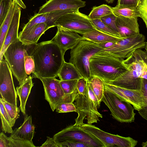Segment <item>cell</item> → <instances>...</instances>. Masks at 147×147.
<instances>
[{
	"instance_id": "obj_20",
	"label": "cell",
	"mask_w": 147,
	"mask_h": 147,
	"mask_svg": "<svg viewBox=\"0 0 147 147\" xmlns=\"http://www.w3.org/2000/svg\"><path fill=\"white\" fill-rule=\"evenodd\" d=\"M23 123L19 127L16 128L11 133L10 137L17 139L32 141L34 136L35 127L32 123L31 115H24Z\"/></svg>"
},
{
	"instance_id": "obj_17",
	"label": "cell",
	"mask_w": 147,
	"mask_h": 147,
	"mask_svg": "<svg viewBox=\"0 0 147 147\" xmlns=\"http://www.w3.org/2000/svg\"><path fill=\"white\" fill-rule=\"evenodd\" d=\"M21 8L20 6L17 5L3 46L0 51V61L3 59L4 54L10 45L19 39L18 31L21 15Z\"/></svg>"
},
{
	"instance_id": "obj_30",
	"label": "cell",
	"mask_w": 147,
	"mask_h": 147,
	"mask_svg": "<svg viewBox=\"0 0 147 147\" xmlns=\"http://www.w3.org/2000/svg\"><path fill=\"white\" fill-rule=\"evenodd\" d=\"M0 118L2 130L5 133H11L13 126L11 120L7 113L2 102L0 100Z\"/></svg>"
},
{
	"instance_id": "obj_29",
	"label": "cell",
	"mask_w": 147,
	"mask_h": 147,
	"mask_svg": "<svg viewBox=\"0 0 147 147\" xmlns=\"http://www.w3.org/2000/svg\"><path fill=\"white\" fill-rule=\"evenodd\" d=\"M38 79L42 81L43 87L53 90L62 96L66 95L60 85V80L57 79L55 77H40Z\"/></svg>"
},
{
	"instance_id": "obj_15",
	"label": "cell",
	"mask_w": 147,
	"mask_h": 147,
	"mask_svg": "<svg viewBox=\"0 0 147 147\" xmlns=\"http://www.w3.org/2000/svg\"><path fill=\"white\" fill-rule=\"evenodd\" d=\"M56 34L52 39L59 46L65 53L68 50L75 47L83 39L78 33L60 26H57Z\"/></svg>"
},
{
	"instance_id": "obj_7",
	"label": "cell",
	"mask_w": 147,
	"mask_h": 147,
	"mask_svg": "<svg viewBox=\"0 0 147 147\" xmlns=\"http://www.w3.org/2000/svg\"><path fill=\"white\" fill-rule=\"evenodd\" d=\"M108 107L113 117L121 123L134 122L136 114L134 108L131 104L121 100L115 94L106 89L102 101Z\"/></svg>"
},
{
	"instance_id": "obj_51",
	"label": "cell",
	"mask_w": 147,
	"mask_h": 147,
	"mask_svg": "<svg viewBox=\"0 0 147 147\" xmlns=\"http://www.w3.org/2000/svg\"><path fill=\"white\" fill-rule=\"evenodd\" d=\"M144 48L145 49V51L147 52V42H146V44Z\"/></svg>"
},
{
	"instance_id": "obj_48",
	"label": "cell",
	"mask_w": 147,
	"mask_h": 147,
	"mask_svg": "<svg viewBox=\"0 0 147 147\" xmlns=\"http://www.w3.org/2000/svg\"><path fill=\"white\" fill-rule=\"evenodd\" d=\"M13 1L15 2L21 8L24 9H25L26 8V6L25 5L22 0H13Z\"/></svg>"
},
{
	"instance_id": "obj_1",
	"label": "cell",
	"mask_w": 147,
	"mask_h": 147,
	"mask_svg": "<svg viewBox=\"0 0 147 147\" xmlns=\"http://www.w3.org/2000/svg\"><path fill=\"white\" fill-rule=\"evenodd\" d=\"M64 53L52 39L36 44L31 54L35 71L33 78L56 77L65 61Z\"/></svg>"
},
{
	"instance_id": "obj_2",
	"label": "cell",
	"mask_w": 147,
	"mask_h": 147,
	"mask_svg": "<svg viewBox=\"0 0 147 147\" xmlns=\"http://www.w3.org/2000/svg\"><path fill=\"white\" fill-rule=\"evenodd\" d=\"M122 59L102 50L93 55L89 60L91 76L99 78L108 84L123 74L127 69Z\"/></svg>"
},
{
	"instance_id": "obj_49",
	"label": "cell",
	"mask_w": 147,
	"mask_h": 147,
	"mask_svg": "<svg viewBox=\"0 0 147 147\" xmlns=\"http://www.w3.org/2000/svg\"><path fill=\"white\" fill-rule=\"evenodd\" d=\"M142 147H147V141L145 142H142Z\"/></svg>"
},
{
	"instance_id": "obj_33",
	"label": "cell",
	"mask_w": 147,
	"mask_h": 147,
	"mask_svg": "<svg viewBox=\"0 0 147 147\" xmlns=\"http://www.w3.org/2000/svg\"><path fill=\"white\" fill-rule=\"evenodd\" d=\"M0 100L3 104L14 126L16 119L19 117V108L9 103L1 97L0 98Z\"/></svg>"
},
{
	"instance_id": "obj_19",
	"label": "cell",
	"mask_w": 147,
	"mask_h": 147,
	"mask_svg": "<svg viewBox=\"0 0 147 147\" xmlns=\"http://www.w3.org/2000/svg\"><path fill=\"white\" fill-rule=\"evenodd\" d=\"M50 28L45 23L39 24L19 34L20 40L26 45L37 44L40 36Z\"/></svg>"
},
{
	"instance_id": "obj_38",
	"label": "cell",
	"mask_w": 147,
	"mask_h": 147,
	"mask_svg": "<svg viewBox=\"0 0 147 147\" xmlns=\"http://www.w3.org/2000/svg\"><path fill=\"white\" fill-rule=\"evenodd\" d=\"M117 17L113 13L102 17L100 19L108 27L119 33L116 24Z\"/></svg>"
},
{
	"instance_id": "obj_27",
	"label": "cell",
	"mask_w": 147,
	"mask_h": 147,
	"mask_svg": "<svg viewBox=\"0 0 147 147\" xmlns=\"http://www.w3.org/2000/svg\"><path fill=\"white\" fill-rule=\"evenodd\" d=\"M88 82L100 104L102 101L104 90V82L100 78L95 77H92Z\"/></svg>"
},
{
	"instance_id": "obj_18",
	"label": "cell",
	"mask_w": 147,
	"mask_h": 147,
	"mask_svg": "<svg viewBox=\"0 0 147 147\" xmlns=\"http://www.w3.org/2000/svg\"><path fill=\"white\" fill-rule=\"evenodd\" d=\"M116 26L121 37L124 38L139 34L138 18L117 17Z\"/></svg>"
},
{
	"instance_id": "obj_44",
	"label": "cell",
	"mask_w": 147,
	"mask_h": 147,
	"mask_svg": "<svg viewBox=\"0 0 147 147\" xmlns=\"http://www.w3.org/2000/svg\"><path fill=\"white\" fill-rule=\"evenodd\" d=\"M47 140L40 147H59L58 144L53 137L51 138L47 136Z\"/></svg>"
},
{
	"instance_id": "obj_31",
	"label": "cell",
	"mask_w": 147,
	"mask_h": 147,
	"mask_svg": "<svg viewBox=\"0 0 147 147\" xmlns=\"http://www.w3.org/2000/svg\"><path fill=\"white\" fill-rule=\"evenodd\" d=\"M36 44H33L32 47L25 53L24 67L27 75L34 73L35 66L33 56L31 55L32 51Z\"/></svg>"
},
{
	"instance_id": "obj_10",
	"label": "cell",
	"mask_w": 147,
	"mask_h": 147,
	"mask_svg": "<svg viewBox=\"0 0 147 147\" xmlns=\"http://www.w3.org/2000/svg\"><path fill=\"white\" fill-rule=\"evenodd\" d=\"M80 127L95 137L105 147H134L138 143L137 140L129 137L111 134L92 124L84 123Z\"/></svg>"
},
{
	"instance_id": "obj_21",
	"label": "cell",
	"mask_w": 147,
	"mask_h": 147,
	"mask_svg": "<svg viewBox=\"0 0 147 147\" xmlns=\"http://www.w3.org/2000/svg\"><path fill=\"white\" fill-rule=\"evenodd\" d=\"M43 88L45 99L49 103L53 111L61 104L66 102L73 103L78 92L76 89L73 93L63 96L53 90Z\"/></svg>"
},
{
	"instance_id": "obj_3",
	"label": "cell",
	"mask_w": 147,
	"mask_h": 147,
	"mask_svg": "<svg viewBox=\"0 0 147 147\" xmlns=\"http://www.w3.org/2000/svg\"><path fill=\"white\" fill-rule=\"evenodd\" d=\"M86 94H81L78 92L74 100V104L76 108L78 116L74 125L78 127L84 123V119L87 120V124H92L100 121L99 118L102 117V115L98 110L100 104L88 82H86Z\"/></svg>"
},
{
	"instance_id": "obj_46",
	"label": "cell",
	"mask_w": 147,
	"mask_h": 147,
	"mask_svg": "<svg viewBox=\"0 0 147 147\" xmlns=\"http://www.w3.org/2000/svg\"><path fill=\"white\" fill-rule=\"evenodd\" d=\"M142 49H138L137 50L142 59L147 65V52L146 51L143 50Z\"/></svg>"
},
{
	"instance_id": "obj_34",
	"label": "cell",
	"mask_w": 147,
	"mask_h": 147,
	"mask_svg": "<svg viewBox=\"0 0 147 147\" xmlns=\"http://www.w3.org/2000/svg\"><path fill=\"white\" fill-rule=\"evenodd\" d=\"M78 80H60V85L65 95L71 94L75 92L76 89Z\"/></svg>"
},
{
	"instance_id": "obj_14",
	"label": "cell",
	"mask_w": 147,
	"mask_h": 147,
	"mask_svg": "<svg viewBox=\"0 0 147 147\" xmlns=\"http://www.w3.org/2000/svg\"><path fill=\"white\" fill-rule=\"evenodd\" d=\"M86 5V2L82 0H49L40 7L38 13L59 11H78Z\"/></svg>"
},
{
	"instance_id": "obj_9",
	"label": "cell",
	"mask_w": 147,
	"mask_h": 147,
	"mask_svg": "<svg viewBox=\"0 0 147 147\" xmlns=\"http://www.w3.org/2000/svg\"><path fill=\"white\" fill-rule=\"evenodd\" d=\"M146 37L142 34L124 38L102 50L122 59L129 57L135 50L145 48Z\"/></svg>"
},
{
	"instance_id": "obj_5",
	"label": "cell",
	"mask_w": 147,
	"mask_h": 147,
	"mask_svg": "<svg viewBox=\"0 0 147 147\" xmlns=\"http://www.w3.org/2000/svg\"><path fill=\"white\" fill-rule=\"evenodd\" d=\"M103 49L99 44L83 38L71 50L69 62L75 66L86 81L89 82L91 77L90 59L94 54Z\"/></svg>"
},
{
	"instance_id": "obj_23",
	"label": "cell",
	"mask_w": 147,
	"mask_h": 147,
	"mask_svg": "<svg viewBox=\"0 0 147 147\" xmlns=\"http://www.w3.org/2000/svg\"><path fill=\"white\" fill-rule=\"evenodd\" d=\"M82 36L83 38L98 44L109 42L115 43L124 39L104 33L95 28Z\"/></svg>"
},
{
	"instance_id": "obj_37",
	"label": "cell",
	"mask_w": 147,
	"mask_h": 147,
	"mask_svg": "<svg viewBox=\"0 0 147 147\" xmlns=\"http://www.w3.org/2000/svg\"><path fill=\"white\" fill-rule=\"evenodd\" d=\"M9 147H35L32 141L8 137Z\"/></svg>"
},
{
	"instance_id": "obj_16",
	"label": "cell",
	"mask_w": 147,
	"mask_h": 147,
	"mask_svg": "<svg viewBox=\"0 0 147 147\" xmlns=\"http://www.w3.org/2000/svg\"><path fill=\"white\" fill-rule=\"evenodd\" d=\"M71 12H73L68 11H59L41 14L36 13L24 25L22 31H25L36 24L42 23H45L50 28L56 26L55 22L57 19L65 14Z\"/></svg>"
},
{
	"instance_id": "obj_42",
	"label": "cell",
	"mask_w": 147,
	"mask_h": 147,
	"mask_svg": "<svg viewBox=\"0 0 147 147\" xmlns=\"http://www.w3.org/2000/svg\"><path fill=\"white\" fill-rule=\"evenodd\" d=\"M140 0H118L117 5L119 6L137 8Z\"/></svg>"
},
{
	"instance_id": "obj_26",
	"label": "cell",
	"mask_w": 147,
	"mask_h": 147,
	"mask_svg": "<svg viewBox=\"0 0 147 147\" xmlns=\"http://www.w3.org/2000/svg\"><path fill=\"white\" fill-rule=\"evenodd\" d=\"M113 13L117 17L128 18L140 17L137 8L130 7L117 5L112 7Z\"/></svg>"
},
{
	"instance_id": "obj_45",
	"label": "cell",
	"mask_w": 147,
	"mask_h": 147,
	"mask_svg": "<svg viewBox=\"0 0 147 147\" xmlns=\"http://www.w3.org/2000/svg\"><path fill=\"white\" fill-rule=\"evenodd\" d=\"M0 147H9L8 137L3 132L0 134Z\"/></svg>"
},
{
	"instance_id": "obj_8",
	"label": "cell",
	"mask_w": 147,
	"mask_h": 147,
	"mask_svg": "<svg viewBox=\"0 0 147 147\" xmlns=\"http://www.w3.org/2000/svg\"><path fill=\"white\" fill-rule=\"evenodd\" d=\"M53 137L57 144L64 141H71L84 143L89 147H105L94 136L82 129L80 127L74 125L67 127L54 135Z\"/></svg>"
},
{
	"instance_id": "obj_35",
	"label": "cell",
	"mask_w": 147,
	"mask_h": 147,
	"mask_svg": "<svg viewBox=\"0 0 147 147\" xmlns=\"http://www.w3.org/2000/svg\"><path fill=\"white\" fill-rule=\"evenodd\" d=\"M13 0H0V26L6 18Z\"/></svg>"
},
{
	"instance_id": "obj_11",
	"label": "cell",
	"mask_w": 147,
	"mask_h": 147,
	"mask_svg": "<svg viewBox=\"0 0 147 147\" xmlns=\"http://www.w3.org/2000/svg\"><path fill=\"white\" fill-rule=\"evenodd\" d=\"M55 24L56 26H60L82 35L95 29L88 16L79 11L62 16Z\"/></svg>"
},
{
	"instance_id": "obj_41",
	"label": "cell",
	"mask_w": 147,
	"mask_h": 147,
	"mask_svg": "<svg viewBox=\"0 0 147 147\" xmlns=\"http://www.w3.org/2000/svg\"><path fill=\"white\" fill-rule=\"evenodd\" d=\"M58 144L59 147H89L84 143L74 141H65Z\"/></svg>"
},
{
	"instance_id": "obj_24",
	"label": "cell",
	"mask_w": 147,
	"mask_h": 147,
	"mask_svg": "<svg viewBox=\"0 0 147 147\" xmlns=\"http://www.w3.org/2000/svg\"><path fill=\"white\" fill-rule=\"evenodd\" d=\"M58 77L61 80H78L83 78L72 64L65 61L58 74Z\"/></svg>"
},
{
	"instance_id": "obj_13",
	"label": "cell",
	"mask_w": 147,
	"mask_h": 147,
	"mask_svg": "<svg viewBox=\"0 0 147 147\" xmlns=\"http://www.w3.org/2000/svg\"><path fill=\"white\" fill-rule=\"evenodd\" d=\"M104 84L105 88L115 94L121 100L130 103L136 110L138 111L145 106L141 90H131L104 83Z\"/></svg>"
},
{
	"instance_id": "obj_25",
	"label": "cell",
	"mask_w": 147,
	"mask_h": 147,
	"mask_svg": "<svg viewBox=\"0 0 147 147\" xmlns=\"http://www.w3.org/2000/svg\"><path fill=\"white\" fill-rule=\"evenodd\" d=\"M17 4L15 2L13 1L7 16L0 26V50L3 46Z\"/></svg>"
},
{
	"instance_id": "obj_32",
	"label": "cell",
	"mask_w": 147,
	"mask_h": 147,
	"mask_svg": "<svg viewBox=\"0 0 147 147\" xmlns=\"http://www.w3.org/2000/svg\"><path fill=\"white\" fill-rule=\"evenodd\" d=\"M90 20L94 28L96 30L108 34L121 37L118 32L104 24L100 19Z\"/></svg>"
},
{
	"instance_id": "obj_43",
	"label": "cell",
	"mask_w": 147,
	"mask_h": 147,
	"mask_svg": "<svg viewBox=\"0 0 147 147\" xmlns=\"http://www.w3.org/2000/svg\"><path fill=\"white\" fill-rule=\"evenodd\" d=\"M76 89L79 94L84 95L86 94L87 90L86 81L83 78L78 80Z\"/></svg>"
},
{
	"instance_id": "obj_39",
	"label": "cell",
	"mask_w": 147,
	"mask_h": 147,
	"mask_svg": "<svg viewBox=\"0 0 147 147\" xmlns=\"http://www.w3.org/2000/svg\"><path fill=\"white\" fill-rule=\"evenodd\" d=\"M137 9L140 17L145 23L147 30V0H140Z\"/></svg>"
},
{
	"instance_id": "obj_12",
	"label": "cell",
	"mask_w": 147,
	"mask_h": 147,
	"mask_svg": "<svg viewBox=\"0 0 147 147\" xmlns=\"http://www.w3.org/2000/svg\"><path fill=\"white\" fill-rule=\"evenodd\" d=\"M0 93L1 97L9 103L17 107V94L12 73L8 63L3 59L0 61Z\"/></svg>"
},
{
	"instance_id": "obj_28",
	"label": "cell",
	"mask_w": 147,
	"mask_h": 147,
	"mask_svg": "<svg viewBox=\"0 0 147 147\" xmlns=\"http://www.w3.org/2000/svg\"><path fill=\"white\" fill-rule=\"evenodd\" d=\"M113 13L112 7L103 4L93 7L88 16L90 20L96 19Z\"/></svg>"
},
{
	"instance_id": "obj_6",
	"label": "cell",
	"mask_w": 147,
	"mask_h": 147,
	"mask_svg": "<svg viewBox=\"0 0 147 147\" xmlns=\"http://www.w3.org/2000/svg\"><path fill=\"white\" fill-rule=\"evenodd\" d=\"M33 44L25 45L19 39L11 44L4 54L5 59L19 85L28 77L24 67L25 53Z\"/></svg>"
},
{
	"instance_id": "obj_22",
	"label": "cell",
	"mask_w": 147,
	"mask_h": 147,
	"mask_svg": "<svg viewBox=\"0 0 147 147\" xmlns=\"http://www.w3.org/2000/svg\"><path fill=\"white\" fill-rule=\"evenodd\" d=\"M33 78L32 76L30 75L16 88V93L20 102V109L24 115L26 114L25 107L26 102L34 84L32 80Z\"/></svg>"
},
{
	"instance_id": "obj_4",
	"label": "cell",
	"mask_w": 147,
	"mask_h": 147,
	"mask_svg": "<svg viewBox=\"0 0 147 147\" xmlns=\"http://www.w3.org/2000/svg\"><path fill=\"white\" fill-rule=\"evenodd\" d=\"M123 62L127 69L118 78L108 84L131 90H140L142 83L140 76L145 64L137 49L124 59Z\"/></svg>"
},
{
	"instance_id": "obj_36",
	"label": "cell",
	"mask_w": 147,
	"mask_h": 147,
	"mask_svg": "<svg viewBox=\"0 0 147 147\" xmlns=\"http://www.w3.org/2000/svg\"><path fill=\"white\" fill-rule=\"evenodd\" d=\"M140 90L143 93L145 106L138 112L143 118L147 120V79L142 78Z\"/></svg>"
},
{
	"instance_id": "obj_50",
	"label": "cell",
	"mask_w": 147,
	"mask_h": 147,
	"mask_svg": "<svg viewBox=\"0 0 147 147\" xmlns=\"http://www.w3.org/2000/svg\"><path fill=\"white\" fill-rule=\"evenodd\" d=\"M105 1L109 3H112L114 0H105Z\"/></svg>"
},
{
	"instance_id": "obj_40",
	"label": "cell",
	"mask_w": 147,
	"mask_h": 147,
	"mask_svg": "<svg viewBox=\"0 0 147 147\" xmlns=\"http://www.w3.org/2000/svg\"><path fill=\"white\" fill-rule=\"evenodd\" d=\"M58 113H65L74 111L77 112V109L72 103H64L59 105L56 109Z\"/></svg>"
},
{
	"instance_id": "obj_47",
	"label": "cell",
	"mask_w": 147,
	"mask_h": 147,
	"mask_svg": "<svg viewBox=\"0 0 147 147\" xmlns=\"http://www.w3.org/2000/svg\"><path fill=\"white\" fill-rule=\"evenodd\" d=\"M140 78L147 79V65L146 64L142 70Z\"/></svg>"
}]
</instances>
